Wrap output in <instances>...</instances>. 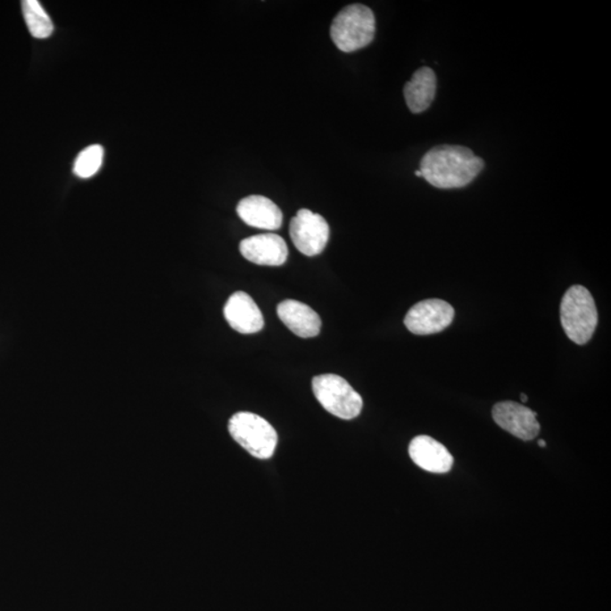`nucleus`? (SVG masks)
<instances>
[{"mask_svg":"<svg viewBox=\"0 0 611 611\" xmlns=\"http://www.w3.org/2000/svg\"><path fill=\"white\" fill-rule=\"evenodd\" d=\"M313 392L322 407L341 419L356 418L364 406L360 394L338 375L326 374L314 377Z\"/></svg>","mask_w":611,"mask_h":611,"instance_id":"39448f33","label":"nucleus"},{"mask_svg":"<svg viewBox=\"0 0 611 611\" xmlns=\"http://www.w3.org/2000/svg\"><path fill=\"white\" fill-rule=\"evenodd\" d=\"M455 311L449 302L442 299H427L412 306L404 324L417 335L435 334L452 324Z\"/></svg>","mask_w":611,"mask_h":611,"instance_id":"0eeeda50","label":"nucleus"},{"mask_svg":"<svg viewBox=\"0 0 611 611\" xmlns=\"http://www.w3.org/2000/svg\"><path fill=\"white\" fill-rule=\"evenodd\" d=\"M290 237L301 254L310 257L319 255L326 250L330 238V227L319 214L302 209L290 222Z\"/></svg>","mask_w":611,"mask_h":611,"instance_id":"423d86ee","label":"nucleus"},{"mask_svg":"<svg viewBox=\"0 0 611 611\" xmlns=\"http://www.w3.org/2000/svg\"><path fill=\"white\" fill-rule=\"evenodd\" d=\"M409 455L421 469L433 474H448L454 465L449 450L433 437L425 435L417 436L411 441Z\"/></svg>","mask_w":611,"mask_h":611,"instance_id":"9b49d317","label":"nucleus"},{"mask_svg":"<svg viewBox=\"0 0 611 611\" xmlns=\"http://www.w3.org/2000/svg\"><path fill=\"white\" fill-rule=\"evenodd\" d=\"M231 437L252 457L268 460L277 445V433L272 425L252 412H238L229 420Z\"/></svg>","mask_w":611,"mask_h":611,"instance_id":"20e7f679","label":"nucleus"},{"mask_svg":"<svg viewBox=\"0 0 611 611\" xmlns=\"http://www.w3.org/2000/svg\"><path fill=\"white\" fill-rule=\"evenodd\" d=\"M239 248L244 259L263 267H281L289 255L285 239L276 234L252 235L244 239Z\"/></svg>","mask_w":611,"mask_h":611,"instance_id":"1a4fd4ad","label":"nucleus"},{"mask_svg":"<svg viewBox=\"0 0 611 611\" xmlns=\"http://www.w3.org/2000/svg\"><path fill=\"white\" fill-rule=\"evenodd\" d=\"M521 401L524 403L528 402V396H526V394H524V393H522L521 394Z\"/></svg>","mask_w":611,"mask_h":611,"instance_id":"f3484780","label":"nucleus"},{"mask_svg":"<svg viewBox=\"0 0 611 611\" xmlns=\"http://www.w3.org/2000/svg\"><path fill=\"white\" fill-rule=\"evenodd\" d=\"M416 176H417V177H423V175H421L420 170H417V171H416Z\"/></svg>","mask_w":611,"mask_h":611,"instance_id":"6ab92c4d","label":"nucleus"},{"mask_svg":"<svg viewBox=\"0 0 611 611\" xmlns=\"http://www.w3.org/2000/svg\"><path fill=\"white\" fill-rule=\"evenodd\" d=\"M376 20L369 7L353 4L343 8L331 25V37L343 53H353L372 44Z\"/></svg>","mask_w":611,"mask_h":611,"instance_id":"7ed1b4c3","label":"nucleus"},{"mask_svg":"<svg viewBox=\"0 0 611 611\" xmlns=\"http://www.w3.org/2000/svg\"><path fill=\"white\" fill-rule=\"evenodd\" d=\"M538 445L541 446V448H546L547 444L545 441H539Z\"/></svg>","mask_w":611,"mask_h":611,"instance_id":"a211bd4d","label":"nucleus"},{"mask_svg":"<svg viewBox=\"0 0 611 611\" xmlns=\"http://www.w3.org/2000/svg\"><path fill=\"white\" fill-rule=\"evenodd\" d=\"M277 310L282 323L299 338L310 339L319 334L322 319L306 303L288 299L280 302Z\"/></svg>","mask_w":611,"mask_h":611,"instance_id":"ddd939ff","label":"nucleus"},{"mask_svg":"<svg viewBox=\"0 0 611 611\" xmlns=\"http://www.w3.org/2000/svg\"><path fill=\"white\" fill-rule=\"evenodd\" d=\"M560 322L567 338L580 345L592 339L598 310L592 294L583 285H573L560 302Z\"/></svg>","mask_w":611,"mask_h":611,"instance_id":"f03ea898","label":"nucleus"},{"mask_svg":"<svg viewBox=\"0 0 611 611\" xmlns=\"http://www.w3.org/2000/svg\"><path fill=\"white\" fill-rule=\"evenodd\" d=\"M483 168V160L467 147L440 145L424 155L419 170L432 186L454 189L467 186Z\"/></svg>","mask_w":611,"mask_h":611,"instance_id":"f257e3e1","label":"nucleus"},{"mask_svg":"<svg viewBox=\"0 0 611 611\" xmlns=\"http://www.w3.org/2000/svg\"><path fill=\"white\" fill-rule=\"evenodd\" d=\"M23 15L29 33L36 39H47L54 32V23L37 0H24Z\"/></svg>","mask_w":611,"mask_h":611,"instance_id":"2eb2a0df","label":"nucleus"},{"mask_svg":"<svg viewBox=\"0 0 611 611\" xmlns=\"http://www.w3.org/2000/svg\"><path fill=\"white\" fill-rule=\"evenodd\" d=\"M223 313L229 326L242 334H254L263 330L262 311L256 305L254 299L246 293L238 292L231 294Z\"/></svg>","mask_w":611,"mask_h":611,"instance_id":"9d476101","label":"nucleus"},{"mask_svg":"<svg viewBox=\"0 0 611 611\" xmlns=\"http://www.w3.org/2000/svg\"><path fill=\"white\" fill-rule=\"evenodd\" d=\"M437 79L435 71L423 67L416 71L404 87V99L411 112L421 113L431 107L435 100Z\"/></svg>","mask_w":611,"mask_h":611,"instance_id":"4468645a","label":"nucleus"},{"mask_svg":"<svg viewBox=\"0 0 611 611\" xmlns=\"http://www.w3.org/2000/svg\"><path fill=\"white\" fill-rule=\"evenodd\" d=\"M104 149L99 144L91 145L84 149L76 158L73 172L76 177L82 179L91 178L98 174L103 167Z\"/></svg>","mask_w":611,"mask_h":611,"instance_id":"dca6fc26","label":"nucleus"},{"mask_svg":"<svg viewBox=\"0 0 611 611\" xmlns=\"http://www.w3.org/2000/svg\"><path fill=\"white\" fill-rule=\"evenodd\" d=\"M237 213L246 225L263 230L280 229L284 220L279 206L260 195L243 198L237 206Z\"/></svg>","mask_w":611,"mask_h":611,"instance_id":"f8f14e48","label":"nucleus"},{"mask_svg":"<svg viewBox=\"0 0 611 611\" xmlns=\"http://www.w3.org/2000/svg\"><path fill=\"white\" fill-rule=\"evenodd\" d=\"M492 418L504 431L522 441H533L541 432L536 412L524 404L505 401L492 408Z\"/></svg>","mask_w":611,"mask_h":611,"instance_id":"6e6552de","label":"nucleus"}]
</instances>
